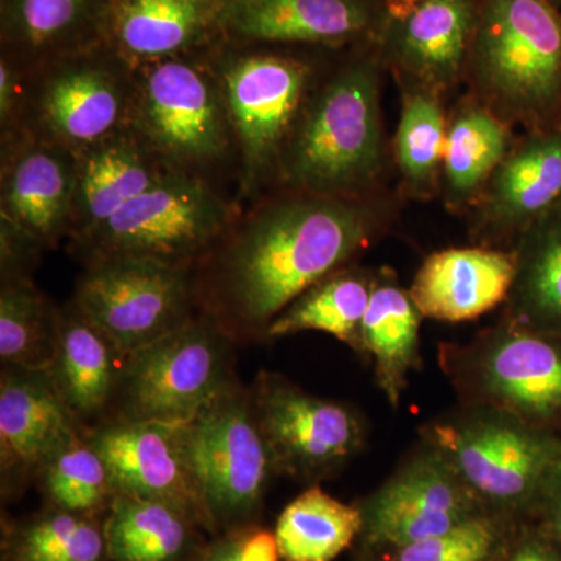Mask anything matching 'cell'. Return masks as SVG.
Returning <instances> with one entry per match:
<instances>
[{
	"label": "cell",
	"mask_w": 561,
	"mask_h": 561,
	"mask_svg": "<svg viewBox=\"0 0 561 561\" xmlns=\"http://www.w3.org/2000/svg\"><path fill=\"white\" fill-rule=\"evenodd\" d=\"M378 220L359 198L287 191L242 209L194 268L198 311L232 341L265 337L290 302L370 245Z\"/></svg>",
	"instance_id": "1"
},
{
	"label": "cell",
	"mask_w": 561,
	"mask_h": 561,
	"mask_svg": "<svg viewBox=\"0 0 561 561\" xmlns=\"http://www.w3.org/2000/svg\"><path fill=\"white\" fill-rule=\"evenodd\" d=\"M378 62L351 58L313 88L280 157L287 191L359 198L381 171Z\"/></svg>",
	"instance_id": "2"
},
{
	"label": "cell",
	"mask_w": 561,
	"mask_h": 561,
	"mask_svg": "<svg viewBox=\"0 0 561 561\" xmlns=\"http://www.w3.org/2000/svg\"><path fill=\"white\" fill-rule=\"evenodd\" d=\"M419 432L486 511L518 522L537 519L561 463L560 434L460 402Z\"/></svg>",
	"instance_id": "3"
},
{
	"label": "cell",
	"mask_w": 561,
	"mask_h": 561,
	"mask_svg": "<svg viewBox=\"0 0 561 561\" xmlns=\"http://www.w3.org/2000/svg\"><path fill=\"white\" fill-rule=\"evenodd\" d=\"M278 47L221 39L208 50L230 119L239 203L278 180L280 157L317 87L312 62Z\"/></svg>",
	"instance_id": "4"
},
{
	"label": "cell",
	"mask_w": 561,
	"mask_h": 561,
	"mask_svg": "<svg viewBox=\"0 0 561 561\" xmlns=\"http://www.w3.org/2000/svg\"><path fill=\"white\" fill-rule=\"evenodd\" d=\"M470 61L494 110L535 130L561 125V11L552 0H478Z\"/></svg>",
	"instance_id": "5"
},
{
	"label": "cell",
	"mask_w": 561,
	"mask_h": 561,
	"mask_svg": "<svg viewBox=\"0 0 561 561\" xmlns=\"http://www.w3.org/2000/svg\"><path fill=\"white\" fill-rule=\"evenodd\" d=\"M242 209L214 181L173 172L101 227L70 241V249L83 265L136 260L195 268Z\"/></svg>",
	"instance_id": "6"
},
{
	"label": "cell",
	"mask_w": 561,
	"mask_h": 561,
	"mask_svg": "<svg viewBox=\"0 0 561 561\" xmlns=\"http://www.w3.org/2000/svg\"><path fill=\"white\" fill-rule=\"evenodd\" d=\"M135 92V68L103 41L57 55L25 68L14 140H41L79 153L131 127Z\"/></svg>",
	"instance_id": "7"
},
{
	"label": "cell",
	"mask_w": 561,
	"mask_h": 561,
	"mask_svg": "<svg viewBox=\"0 0 561 561\" xmlns=\"http://www.w3.org/2000/svg\"><path fill=\"white\" fill-rule=\"evenodd\" d=\"M131 130L175 172L213 181L234 164L227 105L208 50L138 66Z\"/></svg>",
	"instance_id": "8"
},
{
	"label": "cell",
	"mask_w": 561,
	"mask_h": 561,
	"mask_svg": "<svg viewBox=\"0 0 561 561\" xmlns=\"http://www.w3.org/2000/svg\"><path fill=\"white\" fill-rule=\"evenodd\" d=\"M438 367L460 404L561 435V337L504 319L468 343L442 342Z\"/></svg>",
	"instance_id": "9"
},
{
	"label": "cell",
	"mask_w": 561,
	"mask_h": 561,
	"mask_svg": "<svg viewBox=\"0 0 561 561\" xmlns=\"http://www.w3.org/2000/svg\"><path fill=\"white\" fill-rule=\"evenodd\" d=\"M181 427L210 534L256 524L265 493L278 471L251 390L232 379Z\"/></svg>",
	"instance_id": "10"
},
{
	"label": "cell",
	"mask_w": 561,
	"mask_h": 561,
	"mask_svg": "<svg viewBox=\"0 0 561 561\" xmlns=\"http://www.w3.org/2000/svg\"><path fill=\"white\" fill-rule=\"evenodd\" d=\"M234 341L198 312L184 327L125 357L111 419L184 424L232 381Z\"/></svg>",
	"instance_id": "11"
},
{
	"label": "cell",
	"mask_w": 561,
	"mask_h": 561,
	"mask_svg": "<svg viewBox=\"0 0 561 561\" xmlns=\"http://www.w3.org/2000/svg\"><path fill=\"white\" fill-rule=\"evenodd\" d=\"M72 301L124 357L160 341L201 312L194 268L150 261L84 265Z\"/></svg>",
	"instance_id": "12"
},
{
	"label": "cell",
	"mask_w": 561,
	"mask_h": 561,
	"mask_svg": "<svg viewBox=\"0 0 561 561\" xmlns=\"http://www.w3.org/2000/svg\"><path fill=\"white\" fill-rule=\"evenodd\" d=\"M251 394L278 476L331 479L367 445V423L345 402L313 397L271 371L260 373Z\"/></svg>",
	"instance_id": "13"
},
{
	"label": "cell",
	"mask_w": 561,
	"mask_h": 561,
	"mask_svg": "<svg viewBox=\"0 0 561 561\" xmlns=\"http://www.w3.org/2000/svg\"><path fill=\"white\" fill-rule=\"evenodd\" d=\"M356 504L364 519L359 538L376 552L437 537L491 513L421 438L382 485Z\"/></svg>",
	"instance_id": "14"
},
{
	"label": "cell",
	"mask_w": 561,
	"mask_h": 561,
	"mask_svg": "<svg viewBox=\"0 0 561 561\" xmlns=\"http://www.w3.org/2000/svg\"><path fill=\"white\" fill-rule=\"evenodd\" d=\"M88 437L108 465L116 494L175 505L213 535L181 424L108 419Z\"/></svg>",
	"instance_id": "15"
},
{
	"label": "cell",
	"mask_w": 561,
	"mask_h": 561,
	"mask_svg": "<svg viewBox=\"0 0 561 561\" xmlns=\"http://www.w3.org/2000/svg\"><path fill=\"white\" fill-rule=\"evenodd\" d=\"M0 217L27 232L44 249L69 239L76 198L73 151L20 138L2 149Z\"/></svg>",
	"instance_id": "16"
},
{
	"label": "cell",
	"mask_w": 561,
	"mask_h": 561,
	"mask_svg": "<svg viewBox=\"0 0 561 561\" xmlns=\"http://www.w3.org/2000/svg\"><path fill=\"white\" fill-rule=\"evenodd\" d=\"M87 430L70 411L49 370L3 368L0 378V461L3 481L39 474Z\"/></svg>",
	"instance_id": "17"
},
{
	"label": "cell",
	"mask_w": 561,
	"mask_h": 561,
	"mask_svg": "<svg viewBox=\"0 0 561 561\" xmlns=\"http://www.w3.org/2000/svg\"><path fill=\"white\" fill-rule=\"evenodd\" d=\"M381 24L376 0H225V39L267 46H342Z\"/></svg>",
	"instance_id": "18"
},
{
	"label": "cell",
	"mask_w": 561,
	"mask_h": 561,
	"mask_svg": "<svg viewBox=\"0 0 561 561\" xmlns=\"http://www.w3.org/2000/svg\"><path fill=\"white\" fill-rule=\"evenodd\" d=\"M225 0H111L103 43L133 68L203 54L224 35Z\"/></svg>",
	"instance_id": "19"
},
{
	"label": "cell",
	"mask_w": 561,
	"mask_h": 561,
	"mask_svg": "<svg viewBox=\"0 0 561 561\" xmlns=\"http://www.w3.org/2000/svg\"><path fill=\"white\" fill-rule=\"evenodd\" d=\"M513 278V250L465 247L432 253L408 290L424 319L463 323L505 305Z\"/></svg>",
	"instance_id": "20"
},
{
	"label": "cell",
	"mask_w": 561,
	"mask_h": 561,
	"mask_svg": "<svg viewBox=\"0 0 561 561\" xmlns=\"http://www.w3.org/2000/svg\"><path fill=\"white\" fill-rule=\"evenodd\" d=\"M478 0H421L389 18L383 46L398 68L437 91L459 79L470 60Z\"/></svg>",
	"instance_id": "21"
},
{
	"label": "cell",
	"mask_w": 561,
	"mask_h": 561,
	"mask_svg": "<svg viewBox=\"0 0 561 561\" xmlns=\"http://www.w3.org/2000/svg\"><path fill=\"white\" fill-rule=\"evenodd\" d=\"M76 157V198L68 241L101 227L175 172L131 128L79 151Z\"/></svg>",
	"instance_id": "22"
},
{
	"label": "cell",
	"mask_w": 561,
	"mask_h": 561,
	"mask_svg": "<svg viewBox=\"0 0 561 561\" xmlns=\"http://www.w3.org/2000/svg\"><path fill=\"white\" fill-rule=\"evenodd\" d=\"M561 201V125L538 128L511 151L486 183L483 224L519 234Z\"/></svg>",
	"instance_id": "23"
},
{
	"label": "cell",
	"mask_w": 561,
	"mask_h": 561,
	"mask_svg": "<svg viewBox=\"0 0 561 561\" xmlns=\"http://www.w3.org/2000/svg\"><path fill=\"white\" fill-rule=\"evenodd\" d=\"M111 0H0L2 54L25 68L102 43Z\"/></svg>",
	"instance_id": "24"
},
{
	"label": "cell",
	"mask_w": 561,
	"mask_h": 561,
	"mask_svg": "<svg viewBox=\"0 0 561 561\" xmlns=\"http://www.w3.org/2000/svg\"><path fill=\"white\" fill-rule=\"evenodd\" d=\"M423 319L411 294L401 287L393 273H376L362 324V345L365 360L373 364L376 386L391 409L400 408L412 373L423 367Z\"/></svg>",
	"instance_id": "25"
},
{
	"label": "cell",
	"mask_w": 561,
	"mask_h": 561,
	"mask_svg": "<svg viewBox=\"0 0 561 561\" xmlns=\"http://www.w3.org/2000/svg\"><path fill=\"white\" fill-rule=\"evenodd\" d=\"M124 360L72 300L61 306L60 341L49 373L81 423L101 416L114 402Z\"/></svg>",
	"instance_id": "26"
},
{
	"label": "cell",
	"mask_w": 561,
	"mask_h": 561,
	"mask_svg": "<svg viewBox=\"0 0 561 561\" xmlns=\"http://www.w3.org/2000/svg\"><path fill=\"white\" fill-rule=\"evenodd\" d=\"M103 523L110 561H195L209 534L175 505L125 494L113 497Z\"/></svg>",
	"instance_id": "27"
},
{
	"label": "cell",
	"mask_w": 561,
	"mask_h": 561,
	"mask_svg": "<svg viewBox=\"0 0 561 561\" xmlns=\"http://www.w3.org/2000/svg\"><path fill=\"white\" fill-rule=\"evenodd\" d=\"M504 319L561 337V201L516 236Z\"/></svg>",
	"instance_id": "28"
},
{
	"label": "cell",
	"mask_w": 561,
	"mask_h": 561,
	"mask_svg": "<svg viewBox=\"0 0 561 561\" xmlns=\"http://www.w3.org/2000/svg\"><path fill=\"white\" fill-rule=\"evenodd\" d=\"M375 273L343 267L290 302L268 324L264 339H283L305 331L327 332L365 360L362 324L370 302Z\"/></svg>",
	"instance_id": "29"
},
{
	"label": "cell",
	"mask_w": 561,
	"mask_h": 561,
	"mask_svg": "<svg viewBox=\"0 0 561 561\" xmlns=\"http://www.w3.org/2000/svg\"><path fill=\"white\" fill-rule=\"evenodd\" d=\"M362 527L357 504L311 486L280 512L273 531L284 561H334L360 537Z\"/></svg>",
	"instance_id": "30"
},
{
	"label": "cell",
	"mask_w": 561,
	"mask_h": 561,
	"mask_svg": "<svg viewBox=\"0 0 561 561\" xmlns=\"http://www.w3.org/2000/svg\"><path fill=\"white\" fill-rule=\"evenodd\" d=\"M60 341V308L32 279H2L0 360L3 368L49 370Z\"/></svg>",
	"instance_id": "31"
},
{
	"label": "cell",
	"mask_w": 561,
	"mask_h": 561,
	"mask_svg": "<svg viewBox=\"0 0 561 561\" xmlns=\"http://www.w3.org/2000/svg\"><path fill=\"white\" fill-rule=\"evenodd\" d=\"M105 515L51 507L3 535V561H110Z\"/></svg>",
	"instance_id": "32"
},
{
	"label": "cell",
	"mask_w": 561,
	"mask_h": 561,
	"mask_svg": "<svg viewBox=\"0 0 561 561\" xmlns=\"http://www.w3.org/2000/svg\"><path fill=\"white\" fill-rule=\"evenodd\" d=\"M507 150V128L496 114L478 106L460 111L448 127L443 154L449 201L467 202L478 194Z\"/></svg>",
	"instance_id": "33"
},
{
	"label": "cell",
	"mask_w": 561,
	"mask_h": 561,
	"mask_svg": "<svg viewBox=\"0 0 561 561\" xmlns=\"http://www.w3.org/2000/svg\"><path fill=\"white\" fill-rule=\"evenodd\" d=\"M38 476L51 507L62 511L105 515L116 496L108 465L88 431L55 454Z\"/></svg>",
	"instance_id": "34"
},
{
	"label": "cell",
	"mask_w": 561,
	"mask_h": 561,
	"mask_svg": "<svg viewBox=\"0 0 561 561\" xmlns=\"http://www.w3.org/2000/svg\"><path fill=\"white\" fill-rule=\"evenodd\" d=\"M446 128L440 102L427 88L409 92L397 133V161L405 183L416 191L434 184L445 154Z\"/></svg>",
	"instance_id": "35"
},
{
	"label": "cell",
	"mask_w": 561,
	"mask_h": 561,
	"mask_svg": "<svg viewBox=\"0 0 561 561\" xmlns=\"http://www.w3.org/2000/svg\"><path fill=\"white\" fill-rule=\"evenodd\" d=\"M518 519L483 513L453 530L383 552V561H497Z\"/></svg>",
	"instance_id": "36"
},
{
	"label": "cell",
	"mask_w": 561,
	"mask_h": 561,
	"mask_svg": "<svg viewBox=\"0 0 561 561\" xmlns=\"http://www.w3.org/2000/svg\"><path fill=\"white\" fill-rule=\"evenodd\" d=\"M195 561H284L275 531L257 524L210 535Z\"/></svg>",
	"instance_id": "37"
},
{
	"label": "cell",
	"mask_w": 561,
	"mask_h": 561,
	"mask_svg": "<svg viewBox=\"0 0 561 561\" xmlns=\"http://www.w3.org/2000/svg\"><path fill=\"white\" fill-rule=\"evenodd\" d=\"M497 561H561V542L538 519L516 524Z\"/></svg>",
	"instance_id": "38"
},
{
	"label": "cell",
	"mask_w": 561,
	"mask_h": 561,
	"mask_svg": "<svg viewBox=\"0 0 561 561\" xmlns=\"http://www.w3.org/2000/svg\"><path fill=\"white\" fill-rule=\"evenodd\" d=\"M25 68L0 51V146L16 138L22 101H24Z\"/></svg>",
	"instance_id": "39"
},
{
	"label": "cell",
	"mask_w": 561,
	"mask_h": 561,
	"mask_svg": "<svg viewBox=\"0 0 561 561\" xmlns=\"http://www.w3.org/2000/svg\"><path fill=\"white\" fill-rule=\"evenodd\" d=\"M43 245L27 232L0 217V260L2 279H32L33 262L38 261Z\"/></svg>",
	"instance_id": "40"
},
{
	"label": "cell",
	"mask_w": 561,
	"mask_h": 561,
	"mask_svg": "<svg viewBox=\"0 0 561 561\" xmlns=\"http://www.w3.org/2000/svg\"><path fill=\"white\" fill-rule=\"evenodd\" d=\"M537 519L545 524L561 542V463L553 474L551 485L546 491Z\"/></svg>",
	"instance_id": "41"
},
{
	"label": "cell",
	"mask_w": 561,
	"mask_h": 561,
	"mask_svg": "<svg viewBox=\"0 0 561 561\" xmlns=\"http://www.w3.org/2000/svg\"><path fill=\"white\" fill-rule=\"evenodd\" d=\"M421 0H383L387 7V13H389L390 18L401 16L405 11L411 10L412 7H415L416 3H420Z\"/></svg>",
	"instance_id": "42"
},
{
	"label": "cell",
	"mask_w": 561,
	"mask_h": 561,
	"mask_svg": "<svg viewBox=\"0 0 561 561\" xmlns=\"http://www.w3.org/2000/svg\"><path fill=\"white\" fill-rule=\"evenodd\" d=\"M553 3H556L557 9L561 11V0H552Z\"/></svg>",
	"instance_id": "43"
},
{
	"label": "cell",
	"mask_w": 561,
	"mask_h": 561,
	"mask_svg": "<svg viewBox=\"0 0 561 561\" xmlns=\"http://www.w3.org/2000/svg\"><path fill=\"white\" fill-rule=\"evenodd\" d=\"M497 560H500V559H497Z\"/></svg>",
	"instance_id": "44"
}]
</instances>
